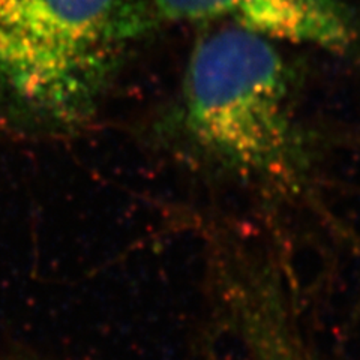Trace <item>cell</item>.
Here are the masks:
<instances>
[{"label":"cell","mask_w":360,"mask_h":360,"mask_svg":"<svg viewBox=\"0 0 360 360\" xmlns=\"http://www.w3.org/2000/svg\"><path fill=\"white\" fill-rule=\"evenodd\" d=\"M287 63L275 42L234 26L202 35L182 89V125L236 173L292 185L305 170Z\"/></svg>","instance_id":"cell-2"},{"label":"cell","mask_w":360,"mask_h":360,"mask_svg":"<svg viewBox=\"0 0 360 360\" xmlns=\"http://www.w3.org/2000/svg\"><path fill=\"white\" fill-rule=\"evenodd\" d=\"M152 18L146 0H0V96L27 120L75 125Z\"/></svg>","instance_id":"cell-1"},{"label":"cell","mask_w":360,"mask_h":360,"mask_svg":"<svg viewBox=\"0 0 360 360\" xmlns=\"http://www.w3.org/2000/svg\"><path fill=\"white\" fill-rule=\"evenodd\" d=\"M14 360H37V359H25V357H21V359H14Z\"/></svg>","instance_id":"cell-4"},{"label":"cell","mask_w":360,"mask_h":360,"mask_svg":"<svg viewBox=\"0 0 360 360\" xmlns=\"http://www.w3.org/2000/svg\"><path fill=\"white\" fill-rule=\"evenodd\" d=\"M149 6L164 21H225L272 42L333 53H345L357 39L341 0H150Z\"/></svg>","instance_id":"cell-3"}]
</instances>
